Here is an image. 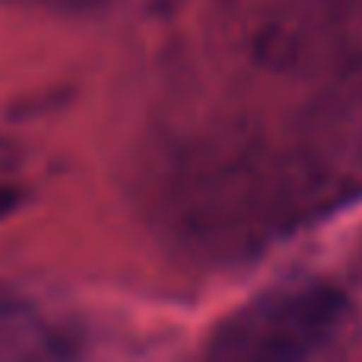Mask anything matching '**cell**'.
<instances>
[{"label":"cell","mask_w":362,"mask_h":362,"mask_svg":"<svg viewBox=\"0 0 362 362\" xmlns=\"http://www.w3.org/2000/svg\"><path fill=\"white\" fill-rule=\"evenodd\" d=\"M334 194L305 150L286 156L242 144L187 156L172 181L169 206L178 232L206 251L245 255L293 229Z\"/></svg>","instance_id":"1"},{"label":"cell","mask_w":362,"mask_h":362,"mask_svg":"<svg viewBox=\"0 0 362 362\" xmlns=\"http://www.w3.org/2000/svg\"><path fill=\"white\" fill-rule=\"evenodd\" d=\"M359 334L350 296L325 280L283 283L226 315L206 340L223 362H305L340 356Z\"/></svg>","instance_id":"2"},{"label":"cell","mask_w":362,"mask_h":362,"mask_svg":"<svg viewBox=\"0 0 362 362\" xmlns=\"http://www.w3.org/2000/svg\"><path fill=\"white\" fill-rule=\"evenodd\" d=\"M76 337L29 299L0 293V359H64Z\"/></svg>","instance_id":"3"},{"label":"cell","mask_w":362,"mask_h":362,"mask_svg":"<svg viewBox=\"0 0 362 362\" xmlns=\"http://www.w3.org/2000/svg\"><path fill=\"white\" fill-rule=\"evenodd\" d=\"M29 172H25L23 153L13 144L0 140V223L19 210L29 200Z\"/></svg>","instance_id":"4"},{"label":"cell","mask_w":362,"mask_h":362,"mask_svg":"<svg viewBox=\"0 0 362 362\" xmlns=\"http://www.w3.org/2000/svg\"><path fill=\"white\" fill-rule=\"evenodd\" d=\"M6 4L25 6V10L54 13V16H89V13L102 10L108 0H6Z\"/></svg>","instance_id":"5"},{"label":"cell","mask_w":362,"mask_h":362,"mask_svg":"<svg viewBox=\"0 0 362 362\" xmlns=\"http://www.w3.org/2000/svg\"><path fill=\"white\" fill-rule=\"evenodd\" d=\"M163 4H172V0H163Z\"/></svg>","instance_id":"6"}]
</instances>
